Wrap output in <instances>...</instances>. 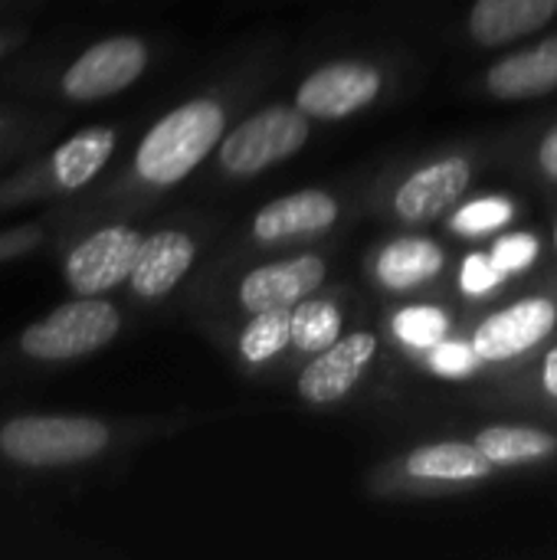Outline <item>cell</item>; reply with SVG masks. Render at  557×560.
Returning <instances> with one entry per match:
<instances>
[{
	"instance_id": "1",
	"label": "cell",
	"mask_w": 557,
	"mask_h": 560,
	"mask_svg": "<svg viewBox=\"0 0 557 560\" xmlns=\"http://www.w3.org/2000/svg\"><path fill=\"white\" fill-rule=\"evenodd\" d=\"M135 440L131 423L105 413L0 404V499H69Z\"/></svg>"
},
{
	"instance_id": "2",
	"label": "cell",
	"mask_w": 557,
	"mask_h": 560,
	"mask_svg": "<svg viewBox=\"0 0 557 560\" xmlns=\"http://www.w3.org/2000/svg\"><path fill=\"white\" fill-rule=\"evenodd\" d=\"M151 59V43L141 33H102L89 39L36 36L0 66V95L76 115L135 89Z\"/></svg>"
},
{
	"instance_id": "3",
	"label": "cell",
	"mask_w": 557,
	"mask_h": 560,
	"mask_svg": "<svg viewBox=\"0 0 557 560\" xmlns=\"http://www.w3.org/2000/svg\"><path fill=\"white\" fill-rule=\"evenodd\" d=\"M128 318L112 295H69L0 341V394L56 381L108 351Z\"/></svg>"
},
{
	"instance_id": "4",
	"label": "cell",
	"mask_w": 557,
	"mask_h": 560,
	"mask_svg": "<svg viewBox=\"0 0 557 560\" xmlns=\"http://www.w3.org/2000/svg\"><path fill=\"white\" fill-rule=\"evenodd\" d=\"M118 148L121 128L115 121H92L62 131L56 141L0 174V220L82 197L108 174Z\"/></svg>"
},
{
	"instance_id": "5",
	"label": "cell",
	"mask_w": 557,
	"mask_h": 560,
	"mask_svg": "<svg viewBox=\"0 0 557 560\" xmlns=\"http://www.w3.org/2000/svg\"><path fill=\"white\" fill-rule=\"evenodd\" d=\"M144 233L131 217H98L56 236L53 259L69 295H115L125 289Z\"/></svg>"
},
{
	"instance_id": "6",
	"label": "cell",
	"mask_w": 557,
	"mask_h": 560,
	"mask_svg": "<svg viewBox=\"0 0 557 560\" xmlns=\"http://www.w3.org/2000/svg\"><path fill=\"white\" fill-rule=\"evenodd\" d=\"M309 141V118L302 108L272 105L240 121L220 141V167L233 177L259 174L292 158Z\"/></svg>"
},
{
	"instance_id": "7",
	"label": "cell",
	"mask_w": 557,
	"mask_h": 560,
	"mask_svg": "<svg viewBox=\"0 0 557 560\" xmlns=\"http://www.w3.org/2000/svg\"><path fill=\"white\" fill-rule=\"evenodd\" d=\"M197 236L184 226H158L144 233L135 269L125 282L131 305H158L177 292L197 262Z\"/></svg>"
},
{
	"instance_id": "8",
	"label": "cell",
	"mask_w": 557,
	"mask_h": 560,
	"mask_svg": "<svg viewBox=\"0 0 557 560\" xmlns=\"http://www.w3.org/2000/svg\"><path fill=\"white\" fill-rule=\"evenodd\" d=\"M381 92V72L368 62H328L315 69L295 95V105L312 118H345L371 105Z\"/></svg>"
},
{
	"instance_id": "9",
	"label": "cell",
	"mask_w": 557,
	"mask_h": 560,
	"mask_svg": "<svg viewBox=\"0 0 557 560\" xmlns=\"http://www.w3.org/2000/svg\"><path fill=\"white\" fill-rule=\"evenodd\" d=\"M378 354V338L371 331H351L318 351L299 377V394L309 404H335L358 387L364 371Z\"/></svg>"
},
{
	"instance_id": "10",
	"label": "cell",
	"mask_w": 557,
	"mask_h": 560,
	"mask_svg": "<svg viewBox=\"0 0 557 560\" xmlns=\"http://www.w3.org/2000/svg\"><path fill=\"white\" fill-rule=\"evenodd\" d=\"M557 322V308L548 299H525L502 308L476 328L473 348L483 361H509L535 348Z\"/></svg>"
},
{
	"instance_id": "11",
	"label": "cell",
	"mask_w": 557,
	"mask_h": 560,
	"mask_svg": "<svg viewBox=\"0 0 557 560\" xmlns=\"http://www.w3.org/2000/svg\"><path fill=\"white\" fill-rule=\"evenodd\" d=\"M325 282V262L318 256H295L282 262L259 266L240 282V305L246 312L295 308Z\"/></svg>"
},
{
	"instance_id": "12",
	"label": "cell",
	"mask_w": 557,
	"mask_h": 560,
	"mask_svg": "<svg viewBox=\"0 0 557 560\" xmlns=\"http://www.w3.org/2000/svg\"><path fill=\"white\" fill-rule=\"evenodd\" d=\"M72 551L56 528V502L0 499V558H56Z\"/></svg>"
},
{
	"instance_id": "13",
	"label": "cell",
	"mask_w": 557,
	"mask_h": 560,
	"mask_svg": "<svg viewBox=\"0 0 557 560\" xmlns=\"http://www.w3.org/2000/svg\"><path fill=\"white\" fill-rule=\"evenodd\" d=\"M72 112L0 95V174L69 131Z\"/></svg>"
},
{
	"instance_id": "14",
	"label": "cell",
	"mask_w": 557,
	"mask_h": 560,
	"mask_svg": "<svg viewBox=\"0 0 557 560\" xmlns=\"http://www.w3.org/2000/svg\"><path fill=\"white\" fill-rule=\"evenodd\" d=\"M466 187H469V164L463 158H446L410 174L394 197V210L404 223H430L433 217L450 210V203L460 200Z\"/></svg>"
},
{
	"instance_id": "15",
	"label": "cell",
	"mask_w": 557,
	"mask_h": 560,
	"mask_svg": "<svg viewBox=\"0 0 557 560\" xmlns=\"http://www.w3.org/2000/svg\"><path fill=\"white\" fill-rule=\"evenodd\" d=\"M335 220H338V200L332 194L299 190V194L266 203L253 220V233L263 243H279L289 236H309V233L328 230Z\"/></svg>"
},
{
	"instance_id": "16",
	"label": "cell",
	"mask_w": 557,
	"mask_h": 560,
	"mask_svg": "<svg viewBox=\"0 0 557 560\" xmlns=\"http://www.w3.org/2000/svg\"><path fill=\"white\" fill-rule=\"evenodd\" d=\"M557 0H476L469 13V33L483 46H502L552 23Z\"/></svg>"
},
{
	"instance_id": "17",
	"label": "cell",
	"mask_w": 557,
	"mask_h": 560,
	"mask_svg": "<svg viewBox=\"0 0 557 560\" xmlns=\"http://www.w3.org/2000/svg\"><path fill=\"white\" fill-rule=\"evenodd\" d=\"M486 82H489L492 95H499V98H535V95L555 92L557 36L525 49V52L506 56L502 62H496L489 69Z\"/></svg>"
},
{
	"instance_id": "18",
	"label": "cell",
	"mask_w": 557,
	"mask_h": 560,
	"mask_svg": "<svg viewBox=\"0 0 557 560\" xmlns=\"http://www.w3.org/2000/svg\"><path fill=\"white\" fill-rule=\"evenodd\" d=\"M407 472L414 479H440V482H476L492 472V463L479 446L466 443H433L420 446L407 456Z\"/></svg>"
},
{
	"instance_id": "19",
	"label": "cell",
	"mask_w": 557,
	"mask_h": 560,
	"mask_svg": "<svg viewBox=\"0 0 557 560\" xmlns=\"http://www.w3.org/2000/svg\"><path fill=\"white\" fill-rule=\"evenodd\" d=\"M443 269V249L430 240H397L378 256V279L391 289H414Z\"/></svg>"
},
{
	"instance_id": "20",
	"label": "cell",
	"mask_w": 557,
	"mask_h": 560,
	"mask_svg": "<svg viewBox=\"0 0 557 560\" xmlns=\"http://www.w3.org/2000/svg\"><path fill=\"white\" fill-rule=\"evenodd\" d=\"M476 446L492 466L538 463L557 453V440L538 427H489L476 436Z\"/></svg>"
},
{
	"instance_id": "21",
	"label": "cell",
	"mask_w": 557,
	"mask_h": 560,
	"mask_svg": "<svg viewBox=\"0 0 557 560\" xmlns=\"http://www.w3.org/2000/svg\"><path fill=\"white\" fill-rule=\"evenodd\" d=\"M56 236H59V226H56L53 207H46L36 217H26L20 223L0 226V266L23 262L30 256H39V253L49 256L56 246Z\"/></svg>"
},
{
	"instance_id": "22",
	"label": "cell",
	"mask_w": 557,
	"mask_h": 560,
	"mask_svg": "<svg viewBox=\"0 0 557 560\" xmlns=\"http://www.w3.org/2000/svg\"><path fill=\"white\" fill-rule=\"evenodd\" d=\"M341 331V315L332 302L322 299H302L292 308V345L299 351H325L328 345L338 341Z\"/></svg>"
},
{
	"instance_id": "23",
	"label": "cell",
	"mask_w": 557,
	"mask_h": 560,
	"mask_svg": "<svg viewBox=\"0 0 557 560\" xmlns=\"http://www.w3.org/2000/svg\"><path fill=\"white\" fill-rule=\"evenodd\" d=\"M292 341V308L256 312V318L240 335V354L250 364H263L276 358Z\"/></svg>"
},
{
	"instance_id": "24",
	"label": "cell",
	"mask_w": 557,
	"mask_h": 560,
	"mask_svg": "<svg viewBox=\"0 0 557 560\" xmlns=\"http://www.w3.org/2000/svg\"><path fill=\"white\" fill-rule=\"evenodd\" d=\"M394 328H397V335L407 345H414V348H433L446 335V315L437 312V308H427V305L423 308H407V312H401L394 318Z\"/></svg>"
},
{
	"instance_id": "25",
	"label": "cell",
	"mask_w": 557,
	"mask_h": 560,
	"mask_svg": "<svg viewBox=\"0 0 557 560\" xmlns=\"http://www.w3.org/2000/svg\"><path fill=\"white\" fill-rule=\"evenodd\" d=\"M512 217V203L509 200H496V197H486V200H476L469 207H463L456 217H453V230L456 233H489L496 226H502L506 220Z\"/></svg>"
},
{
	"instance_id": "26",
	"label": "cell",
	"mask_w": 557,
	"mask_h": 560,
	"mask_svg": "<svg viewBox=\"0 0 557 560\" xmlns=\"http://www.w3.org/2000/svg\"><path fill=\"white\" fill-rule=\"evenodd\" d=\"M479 361H483L479 351L473 345H460V341H450V345L440 341L430 351V364L443 377H466V374H473L479 368Z\"/></svg>"
},
{
	"instance_id": "27",
	"label": "cell",
	"mask_w": 557,
	"mask_h": 560,
	"mask_svg": "<svg viewBox=\"0 0 557 560\" xmlns=\"http://www.w3.org/2000/svg\"><path fill=\"white\" fill-rule=\"evenodd\" d=\"M538 256V240L529 236V233H512V236H502L496 246H492V259L506 269V272H519L525 269L529 262H535Z\"/></svg>"
},
{
	"instance_id": "28",
	"label": "cell",
	"mask_w": 557,
	"mask_h": 560,
	"mask_svg": "<svg viewBox=\"0 0 557 560\" xmlns=\"http://www.w3.org/2000/svg\"><path fill=\"white\" fill-rule=\"evenodd\" d=\"M502 276H506V269L492 259V253H489V256L476 253V256H469V259L463 262V276H460V282H463V289H466V292L479 295V292L496 289V285L502 282Z\"/></svg>"
},
{
	"instance_id": "29",
	"label": "cell",
	"mask_w": 557,
	"mask_h": 560,
	"mask_svg": "<svg viewBox=\"0 0 557 560\" xmlns=\"http://www.w3.org/2000/svg\"><path fill=\"white\" fill-rule=\"evenodd\" d=\"M36 39V16H0V66Z\"/></svg>"
},
{
	"instance_id": "30",
	"label": "cell",
	"mask_w": 557,
	"mask_h": 560,
	"mask_svg": "<svg viewBox=\"0 0 557 560\" xmlns=\"http://www.w3.org/2000/svg\"><path fill=\"white\" fill-rule=\"evenodd\" d=\"M46 0H0V16H39Z\"/></svg>"
},
{
	"instance_id": "31",
	"label": "cell",
	"mask_w": 557,
	"mask_h": 560,
	"mask_svg": "<svg viewBox=\"0 0 557 560\" xmlns=\"http://www.w3.org/2000/svg\"><path fill=\"white\" fill-rule=\"evenodd\" d=\"M538 161H542L545 174L557 180V128H552V131L545 135V141H542V148H538Z\"/></svg>"
},
{
	"instance_id": "32",
	"label": "cell",
	"mask_w": 557,
	"mask_h": 560,
	"mask_svg": "<svg viewBox=\"0 0 557 560\" xmlns=\"http://www.w3.org/2000/svg\"><path fill=\"white\" fill-rule=\"evenodd\" d=\"M542 381H545V390L557 397V348L555 351H548V358H545V374H542Z\"/></svg>"
},
{
	"instance_id": "33",
	"label": "cell",
	"mask_w": 557,
	"mask_h": 560,
	"mask_svg": "<svg viewBox=\"0 0 557 560\" xmlns=\"http://www.w3.org/2000/svg\"><path fill=\"white\" fill-rule=\"evenodd\" d=\"M555 243H557V226H555Z\"/></svg>"
}]
</instances>
